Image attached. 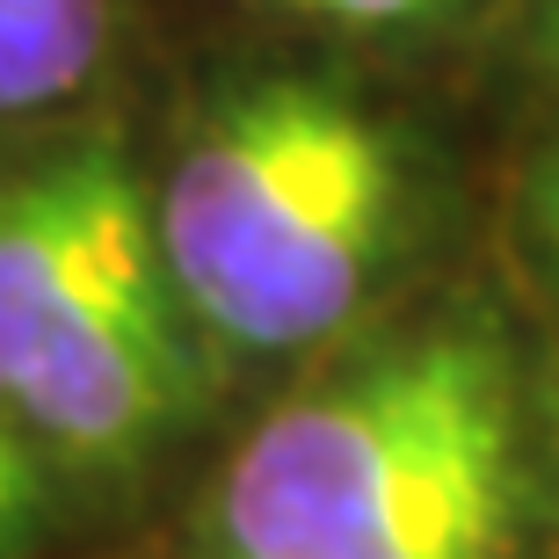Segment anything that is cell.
Wrapping results in <instances>:
<instances>
[{
	"label": "cell",
	"mask_w": 559,
	"mask_h": 559,
	"mask_svg": "<svg viewBox=\"0 0 559 559\" xmlns=\"http://www.w3.org/2000/svg\"><path fill=\"white\" fill-rule=\"evenodd\" d=\"M393 211L385 131L334 87L270 81L204 117L153 226L189 312L240 349H306L364 306Z\"/></svg>",
	"instance_id": "obj_1"
},
{
	"label": "cell",
	"mask_w": 559,
	"mask_h": 559,
	"mask_svg": "<svg viewBox=\"0 0 559 559\" xmlns=\"http://www.w3.org/2000/svg\"><path fill=\"white\" fill-rule=\"evenodd\" d=\"M545 51H552V59H559V8H552V44H545Z\"/></svg>",
	"instance_id": "obj_10"
},
{
	"label": "cell",
	"mask_w": 559,
	"mask_h": 559,
	"mask_svg": "<svg viewBox=\"0 0 559 559\" xmlns=\"http://www.w3.org/2000/svg\"><path fill=\"white\" fill-rule=\"evenodd\" d=\"M538 226H545V240L559 248V160L545 167V182H538Z\"/></svg>",
	"instance_id": "obj_9"
},
{
	"label": "cell",
	"mask_w": 559,
	"mask_h": 559,
	"mask_svg": "<svg viewBox=\"0 0 559 559\" xmlns=\"http://www.w3.org/2000/svg\"><path fill=\"white\" fill-rule=\"evenodd\" d=\"M189 349L167 306V284L131 298L117 320L87 334L81 349L51 356L44 371H29L8 400V415L22 429H37L44 443H59L66 457H131L139 443L167 429L189 407Z\"/></svg>",
	"instance_id": "obj_4"
},
{
	"label": "cell",
	"mask_w": 559,
	"mask_h": 559,
	"mask_svg": "<svg viewBox=\"0 0 559 559\" xmlns=\"http://www.w3.org/2000/svg\"><path fill=\"white\" fill-rule=\"evenodd\" d=\"M290 8H312V0H290Z\"/></svg>",
	"instance_id": "obj_11"
},
{
	"label": "cell",
	"mask_w": 559,
	"mask_h": 559,
	"mask_svg": "<svg viewBox=\"0 0 559 559\" xmlns=\"http://www.w3.org/2000/svg\"><path fill=\"white\" fill-rule=\"evenodd\" d=\"M167 284L160 226L117 145H73L0 189V415L139 290Z\"/></svg>",
	"instance_id": "obj_3"
},
{
	"label": "cell",
	"mask_w": 559,
	"mask_h": 559,
	"mask_svg": "<svg viewBox=\"0 0 559 559\" xmlns=\"http://www.w3.org/2000/svg\"><path fill=\"white\" fill-rule=\"evenodd\" d=\"M109 51V0H0V117L66 103Z\"/></svg>",
	"instance_id": "obj_6"
},
{
	"label": "cell",
	"mask_w": 559,
	"mask_h": 559,
	"mask_svg": "<svg viewBox=\"0 0 559 559\" xmlns=\"http://www.w3.org/2000/svg\"><path fill=\"white\" fill-rule=\"evenodd\" d=\"M37 509H44L37 457H29V443L15 436V421L0 415V552H15V545L29 538Z\"/></svg>",
	"instance_id": "obj_7"
},
{
	"label": "cell",
	"mask_w": 559,
	"mask_h": 559,
	"mask_svg": "<svg viewBox=\"0 0 559 559\" xmlns=\"http://www.w3.org/2000/svg\"><path fill=\"white\" fill-rule=\"evenodd\" d=\"M509 523H516V443H487L334 559H501Z\"/></svg>",
	"instance_id": "obj_5"
},
{
	"label": "cell",
	"mask_w": 559,
	"mask_h": 559,
	"mask_svg": "<svg viewBox=\"0 0 559 559\" xmlns=\"http://www.w3.org/2000/svg\"><path fill=\"white\" fill-rule=\"evenodd\" d=\"M436 8V0H312V15H334V22H407Z\"/></svg>",
	"instance_id": "obj_8"
},
{
	"label": "cell",
	"mask_w": 559,
	"mask_h": 559,
	"mask_svg": "<svg viewBox=\"0 0 559 559\" xmlns=\"http://www.w3.org/2000/svg\"><path fill=\"white\" fill-rule=\"evenodd\" d=\"M487 443H509L501 356L479 334H421L415 349L378 356L270 415L233 451L218 487V552L334 559Z\"/></svg>",
	"instance_id": "obj_2"
}]
</instances>
